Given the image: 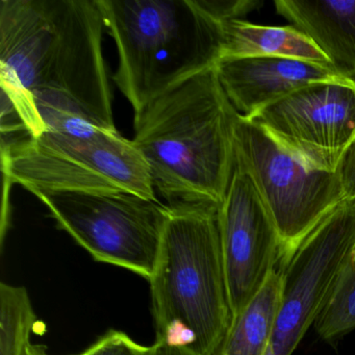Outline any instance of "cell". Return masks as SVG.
I'll return each instance as SVG.
<instances>
[{"label":"cell","mask_w":355,"mask_h":355,"mask_svg":"<svg viewBox=\"0 0 355 355\" xmlns=\"http://www.w3.org/2000/svg\"><path fill=\"white\" fill-rule=\"evenodd\" d=\"M105 28L96 0H1L0 86L28 97L47 130H117Z\"/></svg>","instance_id":"obj_1"},{"label":"cell","mask_w":355,"mask_h":355,"mask_svg":"<svg viewBox=\"0 0 355 355\" xmlns=\"http://www.w3.org/2000/svg\"><path fill=\"white\" fill-rule=\"evenodd\" d=\"M236 115L215 67L135 115L132 143L168 207L221 205L234 173Z\"/></svg>","instance_id":"obj_2"},{"label":"cell","mask_w":355,"mask_h":355,"mask_svg":"<svg viewBox=\"0 0 355 355\" xmlns=\"http://www.w3.org/2000/svg\"><path fill=\"white\" fill-rule=\"evenodd\" d=\"M219 207H170L150 282L157 340L213 355L232 323Z\"/></svg>","instance_id":"obj_3"},{"label":"cell","mask_w":355,"mask_h":355,"mask_svg":"<svg viewBox=\"0 0 355 355\" xmlns=\"http://www.w3.org/2000/svg\"><path fill=\"white\" fill-rule=\"evenodd\" d=\"M96 1L119 55L114 82L135 115L222 58L223 24L199 0Z\"/></svg>","instance_id":"obj_4"},{"label":"cell","mask_w":355,"mask_h":355,"mask_svg":"<svg viewBox=\"0 0 355 355\" xmlns=\"http://www.w3.org/2000/svg\"><path fill=\"white\" fill-rule=\"evenodd\" d=\"M6 186L32 192H128L157 200L148 165L117 130H47L1 149Z\"/></svg>","instance_id":"obj_5"},{"label":"cell","mask_w":355,"mask_h":355,"mask_svg":"<svg viewBox=\"0 0 355 355\" xmlns=\"http://www.w3.org/2000/svg\"><path fill=\"white\" fill-rule=\"evenodd\" d=\"M93 259L150 279L170 207L128 192L34 193Z\"/></svg>","instance_id":"obj_6"},{"label":"cell","mask_w":355,"mask_h":355,"mask_svg":"<svg viewBox=\"0 0 355 355\" xmlns=\"http://www.w3.org/2000/svg\"><path fill=\"white\" fill-rule=\"evenodd\" d=\"M236 163L250 175L290 255L346 195L336 172L311 169L251 120L236 115Z\"/></svg>","instance_id":"obj_7"},{"label":"cell","mask_w":355,"mask_h":355,"mask_svg":"<svg viewBox=\"0 0 355 355\" xmlns=\"http://www.w3.org/2000/svg\"><path fill=\"white\" fill-rule=\"evenodd\" d=\"M355 250V197L345 198L279 263V309L266 355H291Z\"/></svg>","instance_id":"obj_8"},{"label":"cell","mask_w":355,"mask_h":355,"mask_svg":"<svg viewBox=\"0 0 355 355\" xmlns=\"http://www.w3.org/2000/svg\"><path fill=\"white\" fill-rule=\"evenodd\" d=\"M246 119L261 126L307 167L334 173L355 139V85H309Z\"/></svg>","instance_id":"obj_9"},{"label":"cell","mask_w":355,"mask_h":355,"mask_svg":"<svg viewBox=\"0 0 355 355\" xmlns=\"http://www.w3.org/2000/svg\"><path fill=\"white\" fill-rule=\"evenodd\" d=\"M219 227L234 320L284 257L275 223L252 178L236 161L219 207Z\"/></svg>","instance_id":"obj_10"},{"label":"cell","mask_w":355,"mask_h":355,"mask_svg":"<svg viewBox=\"0 0 355 355\" xmlns=\"http://www.w3.org/2000/svg\"><path fill=\"white\" fill-rule=\"evenodd\" d=\"M215 68L228 101L245 118L302 87L349 83L327 66L290 58H222Z\"/></svg>","instance_id":"obj_11"},{"label":"cell","mask_w":355,"mask_h":355,"mask_svg":"<svg viewBox=\"0 0 355 355\" xmlns=\"http://www.w3.org/2000/svg\"><path fill=\"white\" fill-rule=\"evenodd\" d=\"M274 6L313 40L340 78L355 85V0H276Z\"/></svg>","instance_id":"obj_12"},{"label":"cell","mask_w":355,"mask_h":355,"mask_svg":"<svg viewBox=\"0 0 355 355\" xmlns=\"http://www.w3.org/2000/svg\"><path fill=\"white\" fill-rule=\"evenodd\" d=\"M223 28L222 58H290L332 68L321 49L294 26H257L239 19L225 22Z\"/></svg>","instance_id":"obj_13"},{"label":"cell","mask_w":355,"mask_h":355,"mask_svg":"<svg viewBox=\"0 0 355 355\" xmlns=\"http://www.w3.org/2000/svg\"><path fill=\"white\" fill-rule=\"evenodd\" d=\"M282 286V272L277 268L234 318L225 338L213 355H266L279 309Z\"/></svg>","instance_id":"obj_14"},{"label":"cell","mask_w":355,"mask_h":355,"mask_svg":"<svg viewBox=\"0 0 355 355\" xmlns=\"http://www.w3.org/2000/svg\"><path fill=\"white\" fill-rule=\"evenodd\" d=\"M37 323L24 286L0 284V355H24Z\"/></svg>","instance_id":"obj_15"},{"label":"cell","mask_w":355,"mask_h":355,"mask_svg":"<svg viewBox=\"0 0 355 355\" xmlns=\"http://www.w3.org/2000/svg\"><path fill=\"white\" fill-rule=\"evenodd\" d=\"M315 328L325 340H332L355 328V250L315 320Z\"/></svg>","instance_id":"obj_16"},{"label":"cell","mask_w":355,"mask_h":355,"mask_svg":"<svg viewBox=\"0 0 355 355\" xmlns=\"http://www.w3.org/2000/svg\"><path fill=\"white\" fill-rule=\"evenodd\" d=\"M148 347L135 342L128 334L110 330L82 355H147Z\"/></svg>","instance_id":"obj_17"},{"label":"cell","mask_w":355,"mask_h":355,"mask_svg":"<svg viewBox=\"0 0 355 355\" xmlns=\"http://www.w3.org/2000/svg\"><path fill=\"white\" fill-rule=\"evenodd\" d=\"M203 9L216 20L225 22L239 20L250 12L261 9L263 6L259 0H199Z\"/></svg>","instance_id":"obj_18"},{"label":"cell","mask_w":355,"mask_h":355,"mask_svg":"<svg viewBox=\"0 0 355 355\" xmlns=\"http://www.w3.org/2000/svg\"><path fill=\"white\" fill-rule=\"evenodd\" d=\"M346 198L355 197V139L338 166V171Z\"/></svg>","instance_id":"obj_19"},{"label":"cell","mask_w":355,"mask_h":355,"mask_svg":"<svg viewBox=\"0 0 355 355\" xmlns=\"http://www.w3.org/2000/svg\"><path fill=\"white\" fill-rule=\"evenodd\" d=\"M147 355H196L192 351L180 347L169 346L155 342L153 346L148 347Z\"/></svg>","instance_id":"obj_20"},{"label":"cell","mask_w":355,"mask_h":355,"mask_svg":"<svg viewBox=\"0 0 355 355\" xmlns=\"http://www.w3.org/2000/svg\"><path fill=\"white\" fill-rule=\"evenodd\" d=\"M24 355H51L47 352L46 348L43 345H36L30 343L26 347ZM78 355V354H76Z\"/></svg>","instance_id":"obj_21"},{"label":"cell","mask_w":355,"mask_h":355,"mask_svg":"<svg viewBox=\"0 0 355 355\" xmlns=\"http://www.w3.org/2000/svg\"><path fill=\"white\" fill-rule=\"evenodd\" d=\"M78 355H82V354H78Z\"/></svg>","instance_id":"obj_22"}]
</instances>
